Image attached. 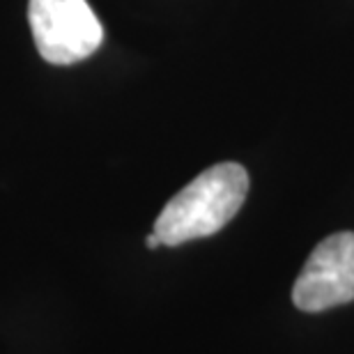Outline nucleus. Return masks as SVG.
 <instances>
[{
	"instance_id": "nucleus-1",
	"label": "nucleus",
	"mask_w": 354,
	"mask_h": 354,
	"mask_svg": "<svg viewBox=\"0 0 354 354\" xmlns=\"http://www.w3.org/2000/svg\"><path fill=\"white\" fill-rule=\"evenodd\" d=\"M249 173L235 161H223L203 171L166 203L154 221L164 246L209 237L225 228L246 201Z\"/></svg>"
},
{
	"instance_id": "nucleus-2",
	"label": "nucleus",
	"mask_w": 354,
	"mask_h": 354,
	"mask_svg": "<svg viewBox=\"0 0 354 354\" xmlns=\"http://www.w3.org/2000/svg\"><path fill=\"white\" fill-rule=\"evenodd\" d=\"M35 46L51 65H74L102 46L104 28L88 0H30Z\"/></svg>"
},
{
	"instance_id": "nucleus-3",
	"label": "nucleus",
	"mask_w": 354,
	"mask_h": 354,
	"mask_svg": "<svg viewBox=\"0 0 354 354\" xmlns=\"http://www.w3.org/2000/svg\"><path fill=\"white\" fill-rule=\"evenodd\" d=\"M354 301V232L322 239L308 256L292 288V304L304 313H322Z\"/></svg>"
},
{
	"instance_id": "nucleus-4",
	"label": "nucleus",
	"mask_w": 354,
	"mask_h": 354,
	"mask_svg": "<svg viewBox=\"0 0 354 354\" xmlns=\"http://www.w3.org/2000/svg\"><path fill=\"white\" fill-rule=\"evenodd\" d=\"M145 244H147V249H159V246H164V244H161V239H159L157 232H152V235H147Z\"/></svg>"
}]
</instances>
